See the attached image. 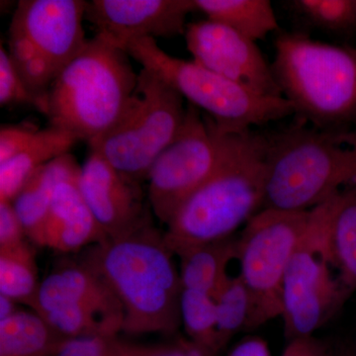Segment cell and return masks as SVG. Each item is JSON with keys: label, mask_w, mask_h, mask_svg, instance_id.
I'll list each match as a JSON object with an SVG mask.
<instances>
[{"label": "cell", "mask_w": 356, "mask_h": 356, "mask_svg": "<svg viewBox=\"0 0 356 356\" xmlns=\"http://www.w3.org/2000/svg\"><path fill=\"white\" fill-rule=\"evenodd\" d=\"M175 257L151 220L132 233L86 248L79 261L120 302L123 334L140 336L173 334L181 327L182 286Z\"/></svg>", "instance_id": "obj_1"}, {"label": "cell", "mask_w": 356, "mask_h": 356, "mask_svg": "<svg viewBox=\"0 0 356 356\" xmlns=\"http://www.w3.org/2000/svg\"><path fill=\"white\" fill-rule=\"evenodd\" d=\"M267 135L232 133L221 163L166 225L163 236L175 257L235 236L264 209Z\"/></svg>", "instance_id": "obj_2"}, {"label": "cell", "mask_w": 356, "mask_h": 356, "mask_svg": "<svg viewBox=\"0 0 356 356\" xmlns=\"http://www.w3.org/2000/svg\"><path fill=\"white\" fill-rule=\"evenodd\" d=\"M356 187V129L305 123L267 135L264 209L304 212Z\"/></svg>", "instance_id": "obj_3"}, {"label": "cell", "mask_w": 356, "mask_h": 356, "mask_svg": "<svg viewBox=\"0 0 356 356\" xmlns=\"http://www.w3.org/2000/svg\"><path fill=\"white\" fill-rule=\"evenodd\" d=\"M130 56L95 34L60 70L46 96L51 127L62 129L88 146L113 130L134 100L139 74Z\"/></svg>", "instance_id": "obj_4"}, {"label": "cell", "mask_w": 356, "mask_h": 356, "mask_svg": "<svg viewBox=\"0 0 356 356\" xmlns=\"http://www.w3.org/2000/svg\"><path fill=\"white\" fill-rule=\"evenodd\" d=\"M273 70L302 121L318 129L356 124V49L283 33L275 41Z\"/></svg>", "instance_id": "obj_5"}, {"label": "cell", "mask_w": 356, "mask_h": 356, "mask_svg": "<svg viewBox=\"0 0 356 356\" xmlns=\"http://www.w3.org/2000/svg\"><path fill=\"white\" fill-rule=\"evenodd\" d=\"M126 53L163 79L189 104L207 113L227 133L252 130L294 114L286 98L268 96L220 76L192 60L172 57L154 39L131 42Z\"/></svg>", "instance_id": "obj_6"}, {"label": "cell", "mask_w": 356, "mask_h": 356, "mask_svg": "<svg viewBox=\"0 0 356 356\" xmlns=\"http://www.w3.org/2000/svg\"><path fill=\"white\" fill-rule=\"evenodd\" d=\"M88 1L21 0L9 28L8 53L33 95L42 102L60 70L88 39L83 21Z\"/></svg>", "instance_id": "obj_7"}, {"label": "cell", "mask_w": 356, "mask_h": 356, "mask_svg": "<svg viewBox=\"0 0 356 356\" xmlns=\"http://www.w3.org/2000/svg\"><path fill=\"white\" fill-rule=\"evenodd\" d=\"M184 97L152 70L139 72L132 105L120 123L88 146L121 175L142 185L159 154L184 126Z\"/></svg>", "instance_id": "obj_8"}, {"label": "cell", "mask_w": 356, "mask_h": 356, "mask_svg": "<svg viewBox=\"0 0 356 356\" xmlns=\"http://www.w3.org/2000/svg\"><path fill=\"white\" fill-rule=\"evenodd\" d=\"M312 222V210L262 209L236 236L238 275L252 302L248 331L280 318L285 273L308 235Z\"/></svg>", "instance_id": "obj_9"}, {"label": "cell", "mask_w": 356, "mask_h": 356, "mask_svg": "<svg viewBox=\"0 0 356 356\" xmlns=\"http://www.w3.org/2000/svg\"><path fill=\"white\" fill-rule=\"evenodd\" d=\"M231 134L188 103L181 130L159 154L147 179V200L159 222L166 226L182 204L212 177Z\"/></svg>", "instance_id": "obj_10"}, {"label": "cell", "mask_w": 356, "mask_h": 356, "mask_svg": "<svg viewBox=\"0 0 356 356\" xmlns=\"http://www.w3.org/2000/svg\"><path fill=\"white\" fill-rule=\"evenodd\" d=\"M327 209V201L312 209L310 231L293 255L285 273L280 318L287 341L314 336L348 299L323 254V226Z\"/></svg>", "instance_id": "obj_11"}, {"label": "cell", "mask_w": 356, "mask_h": 356, "mask_svg": "<svg viewBox=\"0 0 356 356\" xmlns=\"http://www.w3.org/2000/svg\"><path fill=\"white\" fill-rule=\"evenodd\" d=\"M184 37L197 64L261 95L283 96L257 42L208 19L187 24Z\"/></svg>", "instance_id": "obj_12"}, {"label": "cell", "mask_w": 356, "mask_h": 356, "mask_svg": "<svg viewBox=\"0 0 356 356\" xmlns=\"http://www.w3.org/2000/svg\"><path fill=\"white\" fill-rule=\"evenodd\" d=\"M193 0H92L86 19L96 34L125 51L131 42L184 35Z\"/></svg>", "instance_id": "obj_13"}, {"label": "cell", "mask_w": 356, "mask_h": 356, "mask_svg": "<svg viewBox=\"0 0 356 356\" xmlns=\"http://www.w3.org/2000/svg\"><path fill=\"white\" fill-rule=\"evenodd\" d=\"M79 187L106 238L127 235L153 220L142 185L127 179L92 149L81 165Z\"/></svg>", "instance_id": "obj_14"}, {"label": "cell", "mask_w": 356, "mask_h": 356, "mask_svg": "<svg viewBox=\"0 0 356 356\" xmlns=\"http://www.w3.org/2000/svg\"><path fill=\"white\" fill-rule=\"evenodd\" d=\"M79 177L58 184L48 215L30 242L60 254H72L106 240L81 195Z\"/></svg>", "instance_id": "obj_15"}, {"label": "cell", "mask_w": 356, "mask_h": 356, "mask_svg": "<svg viewBox=\"0 0 356 356\" xmlns=\"http://www.w3.org/2000/svg\"><path fill=\"white\" fill-rule=\"evenodd\" d=\"M60 307L88 309L124 318L120 302L104 281L83 262H58L42 280L32 311L40 314Z\"/></svg>", "instance_id": "obj_16"}, {"label": "cell", "mask_w": 356, "mask_h": 356, "mask_svg": "<svg viewBox=\"0 0 356 356\" xmlns=\"http://www.w3.org/2000/svg\"><path fill=\"white\" fill-rule=\"evenodd\" d=\"M323 254L350 298L356 292V187L332 196L323 227Z\"/></svg>", "instance_id": "obj_17"}, {"label": "cell", "mask_w": 356, "mask_h": 356, "mask_svg": "<svg viewBox=\"0 0 356 356\" xmlns=\"http://www.w3.org/2000/svg\"><path fill=\"white\" fill-rule=\"evenodd\" d=\"M76 136L49 126L13 159L0 165V202H13L29 178L47 163L69 154L79 143Z\"/></svg>", "instance_id": "obj_18"}, {"label": "cell", "mask_w": 356, "mask_h": 356, "mask_svg": "<svg viewBox=\"0 0 356 356\" xmlns=\"http://www.w3.org/2000/svg\"><path fill=\"white\" fill-rule=\"evenodd\" d=\"M79 172L81 165L69 153L47 163L26 182L13 204L29 240L46 219L58 184Z\"/></svg>", "instance_id": "obj_19"}, {"label": "cell", "mask_w": 356, "mask_h": 356, "mask_svg": "<svg viewBox=\"0 0 356 356\" xmlns=\"http://www.w3.org/2000/svg\"><path fill=\"white\" fill-rule=\"evenodd\" d=\"M177 257L182 289L206 293L215 298L231 276L228 268L236 257V236L191 248Z\"/></svg>", "instance_id": "obj_20"}, {"label": "cell", "mask_w": 356, "mask_h": 356, "mask_svg": "<svg viewBox=\"0 0 356 356\" xmlns=\"http://www.w3.org/2000/svg\"><path fill=\"white\" fill-rule=\"evenodd\" d=\"M206 19L226 26L245 38L259 42L278 29L269 0H193Z\"/></svg>", "instance_id": "obj_21"}, {"label": "cell", "mask_w": 356, "mask_h": 356, "mask_svg": "<svg viewBox=\"0 0 356 356\" xmlns=\"http://www.w3.org/2000/svg\"><path fill=\"white\" fill-rule=\"evenodd\" d=\"M67 339L32 310L0 321V356H55Z\"/></svg>", "instance_id": "obj_22"}, {"label": "cell", "mask_w": 356, "mask_h": 356, "mask_svg": "<svg viewBox=\"0 0 356 356\" xmlns=\"http://www.w3.org/2000/svg\"><path fill=\"white\" fill-rule=\"evenodd\" d=\"M41 282L35 252L27 241L16 247L0 250V295L32 310Z\"/></svg>", "instance_id": "obj_23"}, {"label": "cell", "mask_w": 356, "mask_h": 356, "mask_svg": "<svg viewBox=\"0 0 356 356\" xmlns=\"http://www.w3.org/2000/svg\"><path fill=\"white\" fill-rule=\"evenodd\" d=\"M180 320L188 341L210 356L219 355L216 302L212 296L195 290L182 289Z\"/></svg>", "instance_id": "obj_24"}, {"label": "cell", "mask_w": 356, "mask_h": 356, "mask_svg": "<svg viewBox=\"0 0 356 356\" xmlns=\"http://www.w3.org/2000/svg\"><path fill=\"white\" fill-rule=\"evenodd\" d=\"M218 346L220 353L240 332L248 331L252 302L238 275L229 276L216 296Z\"/></svg>", "instance_id": "obj_25"}, {"label": "cell", "mask_w": 356, "mask_h": 356, "mask_svg": "<svg viewBox=\"0 0 356 356\" xmlns=\"http://www.w3.org/2000/svg\"><path fill=\"white\" fill-rule=\"evenodd\" d=\"M291 10L314 28L334 34L356 30L355 0H293Z\"/></svg>", "instance_id": "obj_26"}, {"label": "cell", "mask_w": 356, "mask_h": 356, "mask_svg": "<svg viewBox=\"0 0 356 356\" xmlns=\"http://www.w3.org/2000/svg\"><path fill=\"white\" fill-rule=\"evenodd\" d=\"M0 105H32L40 113L43 111L42 102L28 88L3 44H0Z\"/></svg>", "instance_id": "obj_27"}, {"label": "cell", "mask_w": 356, "mask_h": 356, "mask_svg": "<svg viewBox=\"0 0 356 356\" xmlns=\"http://www.w3.org/2000/svg\"><path fill=\"white\" fill-rule=\"evenodd\" d=\"M40 129L30 123L2 125L0 128V165L22 152Z\"/></svg>", "instance_id": "obj_28"}, {"label": "cell", "mask_w": 356, "mask_h": 356, "mask_svg": "<svg viewBox=\"0 0 356 356\" xmlns=\"http://www.w3.org/2000/svg\"><path fill=\"white\" fill-rule=\"evenodd\" d=\"M26 238L24 226L13 204L6 201L0 202V250L16 247L24 243Z\"/></svg>", "instance_id": "obj_29"}, {"label": "cell", "mask_w": 356, "mask_h": 356, "mask_svg": "<svg viewBox=\"0 0 356 356\" xmlns=\"http://www.w3.org/2000/svg\"><path fill=\"white\" fill-rule=\"evenodd\" d=\"M336 350L315 336L288 341L281 356H334Z\"/></svg>", "instance_id": "obj_30"}, {"label": "cell", "mask_w": 356, "mask_h": 356, "mask_svg": "<svg viewBox=\"0 0 356 356\" xmlns=\"http://www.w3.org/2000/svg\"><path fill=\"white\" fill-rule=\"evenodd\" d=\"M168 344H143L122 339L120 343L103 356H158L166 350Z\"/></svg>", "instance_id": "obj_31"}, {"label": "cell", "mask_w": 356, "mask_h": 356, "mask_svg": "<svg viewBox=\"0 0 356 356\" xmlns=\"http://www.w3.org/2000/svg\"><path fill=\"white\" fill-rule=\"evenodd\" d=\"M228 356H273L266 339L259 336L243 337L229 350Z\"/></svg>", "instance_id": "obj_32"}, {"label": "cell", "mask_w": 356, "mask_h": 356, "mask_svg": "<svg viewBox=\"0 0 356 356\" xmlns=\"http://www.w3.org/2000/svg\"><path fill=\"white\" fill-rule=\"evenodd\" d=\"M19 305L20 304L14 300L8 298L4 295H0V321L13 317L21 310V308L18 307Z\"/></svg>", "instance_id": "obj_33"}, {"label": "cell", "mask_w": 356, "mask_h": 356, "mask_svg": "<svg viewBox=\"0 0 356 356\" xmlns=\"http://www.w3.org/2000/svg\"><path fill=\"white\" fill-rule=\"evenodd\" d=\"M158 356H189L187 350V339H178L175 343L168 344L165 351Z\"/></svg>", "instance_id": "obj_34"}, {"label": "cell", "mask_w": 356, "mask_h": 356, "mask_svg": "<svg viewBox=\"0 0 356 356\" xmlns=\"http://www.w3.org/2000/svg\"><path fill=\"white\" fill-rule=\"evenodd\" d=\"M334 356H355L348 351V350H344V348H341V350H336V353H334Z\"/></svg>", "instance_id": "obj_35"}, {"label": "cell", "mask_w": 356, "mask_h": 356, "mask_svg": "<svg viewBox=\"0 0 356 356\" xmlns=\"http://www.w3.org/2000/svg\"><path fill=\"white\" fill-rule=\"evenodd\" d=\"M355 7H356V0H355Z\"/></svg>", "instance_id": "obj_36"}]
</instances>
